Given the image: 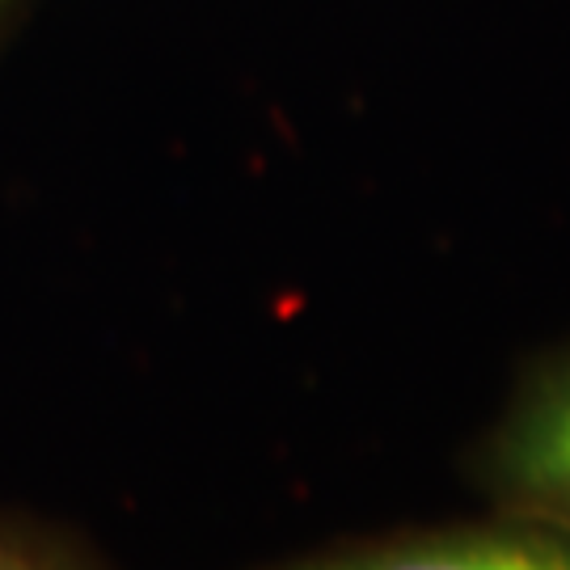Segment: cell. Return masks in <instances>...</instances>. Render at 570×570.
Here are the masks:
<instances>
[{"label":"cell","mask_w":570,"mask_h":570,"mask_svg":"<svg viewBox=\"0 0 570 570\" xmlns=\"http://www.w3.org/2000/svg\"><path fill=\"white\" fill-rule=\"evenodd\" d=\"M487 482L520 520L570 537V355L511 402L487 444Z\"/></svg>","instance_id":"cell-1"},{"label":"cell","mask_w":570,"mask_h":570,"mask_svg":"<svg viewBox=\"0 0 570 570\" xmlns=\"http://www.w3.org/2000/svg\"><path fill=\"white\" fill-rule=\"evenodd\" d=\"M263 570H570V537L541 524L452 529L292 558Z\"/></svg>","instance_id":"cell-2"},{"label":"cell","mask_w":570,"mask_h":570,"mask_svg":"<svg viewBox=\"0 0 570 570\" xmlns=\"http://www.w3.org/2000/svg\"><path fill=\"white\" fill-rule=\"evenodd\" d=\"M0 570H89L47 532L0 515Z\"/></svg>","instance_id":"cell-3"},{"label":"cell","mask_w":570,"mask_h":570,"mask_svg":"<svg viewBox=\"0 0 570 570\" xmlns=\"http://www.w3.org/2000/svg\"><path fill=\"white\" fill-rule=\"evenodd\" d=\"M13 4H18V0H0V21L13 13Z\"/></svg>","instance_id":"cell-4"}]
</instances>
